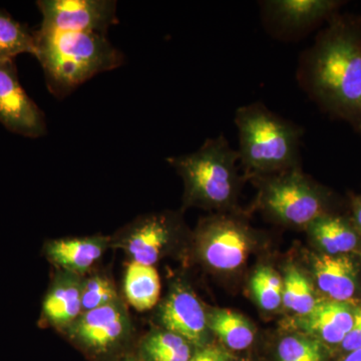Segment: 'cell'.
<instances>
[{
	"label": "cell",
	"mask_w": 361,
	"mask_h": 361,
	"mask_svg": "<svg viewBox=\"0 0 361 361\" xmlns=\"http://www.w3.org/2000/svg\"><path fill=\"white\" fill-rule=\"evenodd\" d=\"M251 289L259 305L264 310H277L282 303L283 282L270 268L261 267L254 273Z\"/></svg>",
	"instance_id": "cell-24"
},
{
	"label": "cell",
	"mask_w": 361,
	"mask_h": 361,
	"mask_svg": "<svg viewBox=\"0 0 361 361\" xmlns=\"http://www.w3.org/2000/svg\"><path fill=\"white\" fill-rule=\"evenodd\" d=\"M355 220L356 227L361 231V199L355 207Z\"/></svg>",
	"instance_id": "cell-27"
},
{
	"label": "cell",
	"mask_w": 361,
	"mask_h": 361,
	"mask_svg": "<svg viewBox=\"0 0 361 361\" xmlns=\"http://www.w3.org/2000/svg\"><path fill=\"white\" fill-rule=\"evenodd\" d=\"M35 32V51L47 87L63 97L90 78L123 65V56L106 35L94 32Z\"/></svg>",
	"instance_id": "cell-2"
},
{
	"label": "cell",
	"mask_w": 361,
	"mask_h": 361,
	"mask_svg": "<svg viewBox=\"0 0 361 361\" xmlns=\"http://www.w3.org/2000/svg\"><path fill=\"white\" fill-rule=\"evenodd\" d=\"M299 85L322 108L338 115L361 116V39L341 21L320 33L303 52Z\"/></svg>",
	"instance_id": "cell-1"
},
{
	"label": "cell",
	"mask_w": 361,
	"mask_h": 361,
	"mask_svg": "<svg viewBox=\"0 0 361 361\" xmlns=\"http://www.w3.org/2000/svg\"><path fill=\"white\" fill-rule=\"evenodd\" d=\"M262 177L261 206L275 219L301 227L324 215L322 192L299 168Z\"/></svg>",
	"instance_id": "cell-5"
},
{
	"label": "cell",
	"mask_w": 361,
	"mask_h": 361,
	"mask_svg": "<svg viewBox=\"0 0 361 361\" xmlns=\"http://www.w3.org/2000/svg\"><path fill=\"white\" fill-rule=\"evenodd\" d=\"M108 236L66 237L54 239L45 244L47 259L59 271L73 273L78 276L89 274L111 247Z\"/></svg>",
	"instance_id": "cell-13"
},
{
	"label": "cell",
	"mask_w": 361,
	"mask_h": 361,
	"mask_svg": "<svg viewBox=\"0 0 361 361\" xmlns=\"http://www.w3.org/2000/svg\"><path fill=\"white\" fill-rule=\"evenodd\" d=\"M189 361H222L218 350H206L197 353Z\"/></svg>",
	"instance_id": "cell-26"
},
{
	"label": "cell",
	"mask_w": 361,
	"mask_h": 361,
	"mask_svg": "<svg viewBox=\"0 0 361 361\" xmlns=\"http://www.w3.org/2000/svg\"><path fill=\"white\" fill-rule=\"evenodd\" d=\"M35 32L0 9V61L21 54H35Z\"/></svg>",
	"instance_id": "cell-20"
},
{
	"label": "cell",
	"mask_w": 361,
	"mask_h": 361,
	"mask_svg": "<svg viewBox=\"0 0 361 361\" xmlns=\"http://www.w3.org/2000/svg\"><path fill=\"white\" fill-rule=\"evenodd\" d=\"M313 239L329 255L348 253L357 245V236L342 218L323 215L310 226Z\"/></svg>",
	"instance_id": "cell-18"
},
{
	"label": "cell",
	"mask_w": 361,
	"mask_h": 361,
	"mask_svg": "<svg viewBox=\"0 0 361 361\" xmlns=\"http://www.w3.org/2000/svg\"><path fill=\"white\" fill-rule=\"evenodd\" d=\"M209 326L223 343L233 350H243L253 342L254 331L250 323L233 311H215L211 315Z\"/></svg>",
	"instance_id": "cell-19"
},
{
	"label": "cell",
	"mask_w": 361,
	"mask_h": 361,
	"mask_svg": "<svg viewBox=\"0 0 361 361\" xmlns=\"http://www.w3.org/2000/svg\"><path fill=\"white\" fill-rule=\"evenodd\" d=\"M355 310L345 302H317L310 314L303 316V329L318 334L323 341L338 344L353 329Z\"/></svg>",
	"instance_id": "cell-16"
},
{
	"label": "cell",
	"mask_w": 361,
	"mask_h": 361,
	"mask_svg": "<svg viewBox=\"0 0 361 361\" xmlns=\"http://www.w3.org/2000/svg\"><path fill=\"white\" fill-rule=\"evenodd\" d=\"M123 293L130 305L137 311L155 307L161 293L158 271L154 266L130 262L123 277Z\"/></svg>",
	"instance_id": "cell-17"
},
{
	"label": "cell",
	"mask_w": 361,
	"mask_h": 361,
	"mask_svg": "<svg viewBox=\"0 0 361 361\" xmlns=\"http://www.w3.org/2000/svg\"><path fill=\"white\" fill-rule=\"evenodd\" d=\"M40 30L49 32H94L104 35L118 23L111 0H39Z\"/></svg>",
	"instance_id": "cell-6"
},
{
	"label": "cell",
	"mask_w": 361,
	"mask_h": 361,
	"mask_svg": "<svg viewBox=\"0 0 361 361\" xmlns=\"http://www.w3.org/2000/svg\"><path fill=\"white\" fill-rule=\"evenodd\" d=\"M121 300L115 282L103 273H92L82 276V313L104 307Z\"/></svg>",
	"instance_id": "cell-23"
},
{
	"label": "cell",
	"mask_w": 361,
	"mask_h": 361,
	"mask_svg": "<svg viewBox=\"0 0 361 361\" xmlns=\"http://www.w3.org/2000/svg\"><path fill=\"white\" fill-rule=\"evenodd\" d=\"M198 238L202 258L214 269L232 271L245 262L248 235L237 221L225 218L209 220Z\"/></svg>",
	"instance_id": "cell-10"
},
{
	"label": "cell",
	"mask_w": 361,
	"mask_h": 361,
	"mask_svg": "<svg viewBox=\"0 0 361 361\" xmlns=\"http://www.w3.org/2000/svg\"><path fill=\"white\" fill-rule=\"evenodd\" d=\"M142 351L149 361H189L192 357L189 342L166 329L149 334L142 341Z\"/></svg>",
	"instance_id": "cell-21"
},
{
	"label": "cell",
	"mask_w": 361,
	"mask_h": 361,
	"mask_svg": "<svg viewBox=\"0 0 361 361\" xmlns=\"http://www.w3.org/2000/svg\"><path fill=\"white\" fill-rule=\"evenodd\" d=\"M239 161L252 174L268 176L299 168L302 130L261 103L235 114Z\"/></svg>",
	"instance_id": "cell-3"
},
{
	"label": "cell",
	"mask_w": 361,
	"mask_h": 361,
	"mask_svg": "<svg viewBox=\"0 0 361 361\" xmlns=\"http://www.w3.org/2000/svg\"><path fill=\"white\" fill-rule=\"evenodd\" d=\"M281 361H322L319 344L298 336L285 337L278 345Z\"/></svg>",
	"instance_id": "cell-25"
},
{
	"label": "cell",
	"mask_w": 361,
	"mask_h": 361,
	"mask_svg": "<svg viewBox=\"0 0 361 361\" xmlns=\"http://www.w3.org/2000/svg\"><path fill=\"white\" fill-rule=\"evenodd\" d=\"M313 267L318 287L334 301L345 302L356 289V269L346 256L317 255Z\"/></svg>",
	"instance_id": "cell-15"
},
{
	"label": "cell",
	"mask_w": 361,
	"mask_h": 361,
	"mask_svg": "<svg viewBox=\"0 0 361 361\" xmlns=\"http://www.w3.org/2000/svg\"><path fill=\"white\" fill-rule=\"evenodd\" d=\"M159 318L164 329L189 343L200 344L206 336L207 316L196 295L184 285H176L161 305Z\"/></svg>",
	"instance_id": "cell-12"
},
{
	"label": "cell",
	"mask_w": 361,
	"mask_h": 361,
	"mask_svg": "<svg viewBox=\"0 0 361 361\" xmlns=\"http://www.w3.org/2000/svg\"><path fill=\"white\" fill-rule=\"evenodd\" d=\"M82 277L59 271L42 304V316L54 329L66 332L82 314Z\"/></svg>",
	"instance_id": "cell-14"
},
{
	"label": "cell",
	"mask_w": 361,
	"mask_h": 361,
	"mask_svg": "<svg viewBox=\"0 0 361 361\" xmlns=\"http://www.w3.org/2000/svg\"><path fill=\"white\" fill-rule=\"evenodd\" d=\"M343 361H361V348L351 351Z\"/></svg>",
	"instance_id": "cell-28"
},
{
	"label": "cell",
	"mask_w": 361,
	"mask_h": 361,
	"mask_svg": "<svg viewBox=\"0 0 361 361\" xmlns=\"http://www.w3.org/2000/svg\"><path fill=\"white\" fill-rule=\"evenodd\" d=\"M0 123L26 137L47 134L44 113L21 87L14 59L0 61Z\"/></svg>",
	"instance_id": "cell-8"
},
{
	"label": "cell",
	"mask_w": 361,
	"mask_h": 361,
	"mask_svg": "<svg viewBox=\"0 0 361 361\" xmlns=\"http://www.w3.org/2000/svg\"><path fill=\"white\" fill-rule=\"evenodd\" d=\"M175 224L168 214L142 216L111 237V247L122 249L130 262L154 266L172 241Z\"/></svg>",
	"instance_id": "cell-9"
},
{
	"label": "cell",
	"mask_w": 361,
	"mask_h": 361,
	"mask_svg": "<svg viewBox=\"0 0 361 361\" xmlns=\"http://www.w3.org/2000/svg\"><path fill=\"white\" fill-rule=\"evenodd\" d=\"M167 161L183 178L190 205L222 208L234 200L239 155L224 135L206 140L194 153Z\"/></svg>",
	"instance_id": "cell-4"
},
{
	"label": "cell",
	"mask_w": 361,
	"mask_h": 361,
	"mask_svg": "<svg viewBox=\"0 0 361 361\" xmlns=\"http://www.w3.org/2000/svg\"><path fill=\"white\" fill-rule=\"evenodd\" d=\"M132 331L130 316L121 299L82 313L65 334L85 350L104 355L123 345L132 336Z\"/></svg>",
	"instance_id": "cell-7"
},
{
	"label": "cell",
	"mask_w": 361,
	"mask_h": 361,
	"mask_svg": "<svg viewBox=\"0 0 361 361\" xmlns=\"http://www.w3.org/2000/svg\"><path fill=\"white\" fill-rule=\"evenodd\" d=\"M282 303L301 316L310 314L317 303L310 281L294 268L287 271L285 276Z\"/></svg>",
	"instance_id": "cell-22"
},
{
	"label": "cell",
	"mask_w": 361,
	"mask_h": 361,
	"mask_svg": "<svg viewBox=\"0 0 361 361\" xmlns=\"http://www.w3.org/2000/svg\"><path fill=\"white\" fill-rule=\"evenodd\" d=\"M336 6L329 0H269L263 1L261 8L268 32L280 39H291L307 32Z\"/></svg>",
	"instance_id": "cell-11"
}]
</instances>
